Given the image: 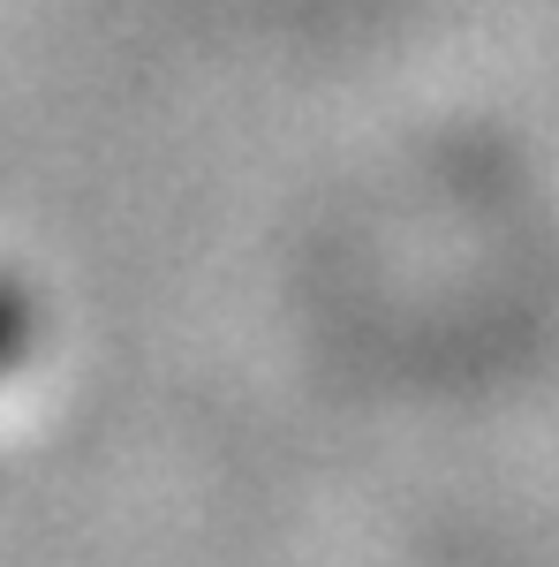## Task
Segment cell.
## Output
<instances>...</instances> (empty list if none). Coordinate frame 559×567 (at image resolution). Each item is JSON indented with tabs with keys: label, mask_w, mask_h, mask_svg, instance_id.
<instances>
[{
	"label": "cell",
	"mask_w": 559,
	"mask_h": 567,
	"mask_svg": "<svg viewBox=\"0 0 559 567\" xmlns=\"http://www.w3.org/2000/svg\"><path fill=\"white\" fill-rule=\"evenodd\" d=\"M23 341H31V303H23V296L0 280V371H15Z\"/></svg>",
	"instance_id": "cell-1"
}]
</instances>
